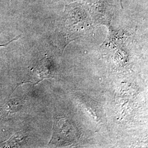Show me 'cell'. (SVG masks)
<instances>
[{
    "mask_svg": "<svg viewBox=\"0 0 148 148\" xmlns=\"http://www.w3.org/2000/svg\"><path fill=\"white\" fill-rule=\"evenodd\" d=\"M79 136V130L69 119L62 116L54 118L51 143L58 145L70 144L77 141Z\"/></svg>",
    "mask_w": 148,
    "mask_h": 148,
    "instance_id": "1",
    "label": "cell"
},
{
    "mask_svg": "<svg viewBox=\"0 0 148 148\" xmlns=\"http://www.w3.org/2000/svg\"><path fill=\"white\" fill-rule=\"evenodd\" d=\"M25 137L21 132H17L14 134L11 138L1 144L3 147H16L22 144L24 140Z\"/></svg>",
    "mask_w": 148,
    "mask_h": 148,
    "instance_id": "2",
    "label": "cell"
}]
</instances>
